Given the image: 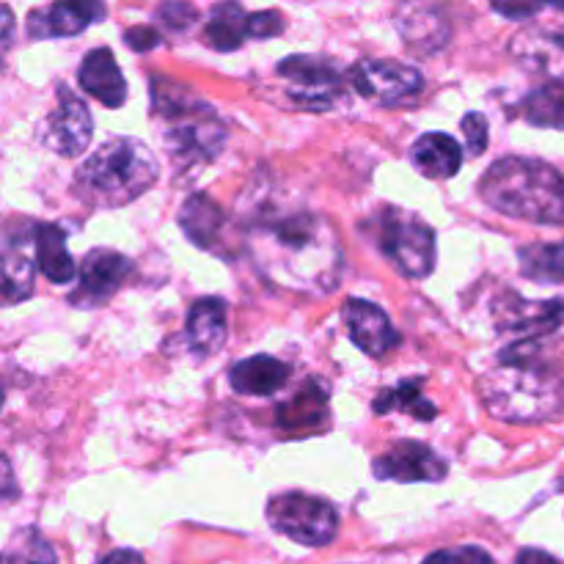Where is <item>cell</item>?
Wrapping results in <instances>:
<instances>
[{"mask_svg": "<svg viewBox=\"0 0 564 564\" xmlns=\"http://www.w3.org/2000/svg\"><path fill=\"white\" fill-rule=\"evenodd\" d=\"M248 251L259 273L301 295H328L339 286L341 242L312 209H264L248 226Z\"/></svg>", "mask_w": 564, "mask_h": 564, "instance_id": "obj_1", "label": "cell"}, {"mask_svg": "<svg viewBox=\"0 0 564 564\" xmlns=\"http://www.w3.org/2000/svg\"><path fill=\"white\" fill-rule=\"evenodd\" d=\"M152 116L174 169H202L224 152L226 124L185 83L152 77Z\"/></svg>", "mask_w": 564, "mask_h": 564, "instance_id": "obj_2", "label": "cell"}, {"mask_svg": "<svg viewBox=\"0 0 564 564\" xmlns=\"http://www.w3.org/2000/svg\"><path fill=\"white\" fill-rule=\"evenodd\" d=\"M538 341L529 339L505 352V364L482 378V402L496 419L534 424L556 416L562 391L556 378L538 358Z\"/></svg>", "mask_w": 564, "mask_h": 564, "instance_id": "obj_3", "label": "cell"}, {"mask_svg": "<svg viewBox=\"0 0 564 564\" xmlns=\"http://www.w3.org/2000/svg\"><path fill=\"white\" fill-rule=\"evenodd\" d=\"M479 193L496 213L540 226L564 224V174L534 158H501L485 171Z\"/></svg>", "mask_w": 564, "mask_h": 564, "instance_id": "obj_4", "label": "cell"}, {"mask_svg": "<svg viewBox=\"0 0 564 564\" xmlns=\"http://www.w3.org/2000/svg\"><path fill=\"white\" fill-rule=\"evenodd\" d=\"M158 160L138 138H110L88 154L75 174V193L94 209H113L141 198L158 182Z\"/></svg>", "mask_w": 564, "mask_h": 564, "instance_id": "obj_5", "label": "cell"}, {"mask_svg": "<svg viewBox=\"0 0 564 564\" xmlns=\"http://www.w3.org/2000/svg\"><path fill=\"white\" fill-rule=\"evenodd\" d=\"M378 248L408 279H427L435 270V231L408 209L386 207L375 220Z\"/></svg>", "mask_w": 564, "mask_h": 564, "instance_id": "obj_6", "label": "cell"}, {"mask_svg": "<svg viewBox=\"0 0 564 564\" xmlns=\"http://www.w3.org/2000/svg\"><path fill=\"white\" fill-rule=\"evenodd\" d=\"M268 521L284 538L308 549H323L334 543L339 532V512L325 499L306 494L273 496L268 505Z\"/></svg>", "mask_w": 564, "mask_h": 564, "instance_id": "obj_7", "label": "cell"}, {"mask_svg": "<svg viewBox=\"0 0 564 564\" xmlns=\"http://www.w3.org/2000/svg\"><path fill=\"white\" fill-rule=\"evenodd\" d=\"M279 75L286 80V97L306 110H330L347 91L345 72L328 58L290 55L279 64Z\"/></svg>", "mask_w": 564, "mask_h": 564, "instance_id": "obj_8", "label": "cell"}, {"mask_svg": "<svg viewBox=\"0 0 564 564\" xmlns=\"http://www.w3.org/2000/svg\"><path fill=\"white\" fill-rule=\"evenodd\" d=\"M350 83L364 99L378 105L411 102L422 94L424 75L411 64L389 58H367L352 66Z\"/></svg>", "mask_w": 564, "mask_h": 564, "instance_id": "obj_9", "label": "cell"}, {"mask_svg": "<svg viewBox=\"0 0 564 564\" xmlns=\"http://www.w3.org/2000/svg\"><path fill=\"white\" fill-rule=\"evenodd\" d=\"M91 124L86 102L66 86H58V105L42 121V143L58 158H77L91 143Z\"/></svg>", "mask_w": 564, "mask_h": 564, "instance_id": "obj_10", "label": "cell"}, {"mask_svg": "<svg viewBox=\"0 0 564 564\" xmlns=\"http://www.w3.org/2000/svg\"><path fill=\"white\" fill-rule=\"evenodd\" d=\"M36 224L14 220L3 237V301L6 306L28 301L36 279Z\"/></svg>", "mask_w": 564, "mask_h": 564, "instance_id": "obj_11", "label": "cell"}, {"mask_svg": "<svg viewBox=\"0 0 564 564\" xmlns=\"http://www.w3.org/2000/svg\"><path fill=\"white\" fill-rule=\"evenodd\" d=\"M394 25L402 42L419 55H435L449 44L452 22L446 11L433 0H400Z\"/></svg>", "mask_w": 564, "mask_h": 564, "instance_id": "obj_12", "label": "cell"}, {"mask_svg": "<svg viewBox=\"0 0 564 564\" xmlns=\"http://www.w3.org/2000/svg\"><path fill=\"white\" fill-rule=\"evenodd\" d=\"M130 270L132 262L119 251L97 248V251L86 253L80 264V281H77L75 292L69 295V303L77 308L102 306L119 292Z\"/></svg>", "mask_w": 564, "mask_h": 564, "instance_id": "obj_13", "label": "cell"}, {"mask_svg": "<svg viewBox=\"0 0 564 564\" xmlns=\"http://www.w3.org/2000/svg\"><path fill=\"white\" fill-rule=\"evenodd\" d=\"M446 471L444 457L419 441H400L372 463V474L386 482H441Z\"/></svg>", "mask_w": 564, "mask_h": 564, "instance_id": "obj_14", "label": "cell"}, {"mask_svg": "<svg viewBox=\"0 0 564 564\" xmlns=\"http://www.w3.org/2000/svg\"><path fill=\"white\" fill-rule=\"evenodd\" d=\"M108 14L105 0H55L47 9H36L28 17V36L31 39H64L77 36L94 22H102Z\"/></svg>", "mask_w": 564, "mask_h": 564, "instance_id": "obj_15", "label": "cell"}, {"mask_svg": "<svg viewBox=\"0 0 564 564\" xmlns=\"http://www.w3.org/2000/svg\"><path fill=\"white\" fill-rule=\"evenodd\" d=\"M345 323L350 339L356 341L367 356H389V352L394 350V347H400L402 341V336L397 334L394 325H391L389 314H386L378 303L350 297V301L345 303Z\"/></svg>", "mask_w": 564, "mask_h": 564, "instance_id": "obj_16", "label": "cell"}, {"mask_svg": "<svg viewBox=\"0 0 564 564\" xmlns=\"http://www.w3.org/2000/svg\"><path fill=\"white\" fill-rule=\"evenodd\" d=\"M499 330H512L529 339L556 330L564 323V301H523L518 295L501 297L494 306Z\"/></svg>", "mask_w": 564, "mask_h": 564, "instance_id": "obj_17", "label": "cell"}, {"mask_svg": "<svg viewBox=\"0 0 564 564\" xmlns=\"http://www.w3.org/2000/svg\"><path fill=\"white\" fill-rule=\"evenodd\" d=\"M512 55L529 72L564 83V28L562 31H523L512 42Z\"/></svg>", "mask_w": 564, "mask_h": 564, "instance_id": "obj_18", "label": "cell"}, {"mask_svg": "<svg viewBox=\"0 0 564 564\" xmlns=\"http://www.w3.org/2000/svg\"><path fill=\"white\" fill-rule=\"evenodd\" d=\"M83 91L91 94L105 108H121L127 99V83L108 47H97L86 53L80 72H77Z\"/></svg>", "mask_w": 564, "mask_h": 564, "instance_id": "obj_19", "label": "cell"}, {"mask_svg": "<svg viewBox=\"0 0 564 564\" xmlns=\"http://www.w3.org/2000/svg\"><path fill=\"white\" fill-rule=\"evenodd\" d=\"M187 347L193 356L207 358L218 352L226 341V301L220 297H202L187 314Z\"/></svg>", "mask_w": 564, "mask_h": 564, "instance_id": "obj_20", "label": "cell"}, {"mask_svg": "<svg viewBox=\"0 0 564 564\" xmlns=\"http://www.w3.org/2000/svg\"><path fill=\"white\" fill-rule=\"evenodd\" d=\"M180 226L198 248L220 251L226 231V215L218 204L204 193H193L180 209Z\"/></svg>", "mask_w": 564, "mask_h": 564, "instance_id": "obj_21", "label": "cell"}, {"mask_svg": "<svg viewBox=\"0 0 564 564\" xmlns=\"http://www.w3.org/2000/svg\"><path fill=\"white\" fill-rule=\"evenodd\" d=\"M286 380H290V367L273 356H251L229 369L231 389L246 397L273 394L284 389Z\"/></svg>", "mask_w": 564, "mask_h": 564, "instance_id": "obj_22", "label": "cell"}, {"mask_svg": "<svg viewBox=\"0 0 564 564\" xmlns=\"http://www.w3.org/2000/svg\"><path fill=\"white\" fill-rule=\"evenodd\" d=\"M411 160L427 180H449L460 171L463 149L446 132H427L411 147Z\"/></svg>", "mask_w": 564, "mask_h": 564, "instance_id": "obj_23", "label": "cell"}, {"mask_svg": "<svg viewBox=\"0 0 564 564\" xmlns=\"http://www.w3.org/2000/svg\"><path fill=\"white\" fill-rule=\"evenodd\" d=\"M248 17L251 14H246L237 0H224V3L213 6L207 25H204V42L218 53H231L246 42Z\"/></svg>", "mask_w": 564, "mask_h": 564, "instance_id": "obj_24", "label": "cell"}, {"mask_svg": "<svg viewBox=\"0 0 564 564\" xmlns=\"http://www.w3.org/2000/svg\"><path fill=\"white\" fill-rule=\"evenodd\" d=\"M36 262L53 284H69L75 279V259L66 248V235L55 224H36Z\"/></svg>", "mask_w": 564, "mask_h": 564, "instance_id": "obj_25", "label": "cell"}, {"mask_svg": "<svg viewBox=\"0 0 564 564\" xmlns=\"http://www.w3.org/2000/svg\"><path fill=\"white\" fill-rule=\"evenodd\" d=\"M328 413V391L314 380L312 386H303L286 405L279 408V424L290 433H306L325 422Z\"/></svg>", "mask_w": 564, "mask_h": 564, "instance_id": "obj_26", "label": "cell"}, {"mask_svg": "<svg viewBox=\"0 0 564 564\" xmlns=\"http://www.w3.org/2000/svg\"><path fill=\"white\" fill-rule=\"evenodd\" d=\"M372 411L378 413V416H386V413L391 411H405L411 413L413 419L433 422L438 408L422 394V380L413 378V380H402V383L394 386V389L383 391V394L372 402Z\"/></svg>", "mask_w": 564, "mask_h": 564, "instance_id": "obj_27", "label": "cell"}, {"mask_svg": "<svg viewBox=\"0 0 564 564\" xmlns=\"http://www.w3.org/2000/svg\"><path fill=\"white\" fill-rule=\"evenodd\" d=\"M521 273L540 284H564V242H538L521 248Z\"/></svg>", "mask_w": 564, "mask_h": 564, "instance_id": "obj_28", "label": "cell"}, {"mask_svg": "<svg viewBox=\"0 0 564 564\" xmlns=\"http://www.w3.org/2000/svg\"><path fill=\"white\" fill-rule=\"evenodd\" d=\"M523 116L534 127L564 130V83H549L523 99Z\"/></svg>", "mask_w": 564, "mask_h": 564, "instance_id": "obj_29", "label": "cell"}, {"mask_svg": "<svg viewBox=\"0 0 564 564\" xmlns=\"http://www.w3.org/2000/svg\"><path fill=\"white\" fill-rule=\"evenodd\" d=\"M3 564H58V560H55L53 545L42 534L28 529V532H20L11 540V545L6 549Z\"/></svg>", "mask_w": 564, "mask_h": 564, "instance_id": "obj_30", "label": "cell"}, {"mask_svg": "<svg viewBox=\"0 0 564 564\" xmlns=\"http://www.w3.org/2000/svg\"><path fill=\"white\" fill-rule=\"evenodd\" d=\"M422 564H494V556L477 545H457V549L433 551Z\"/></svg>", "mask_w": 564, "mask_h": 564, "instance_id": "obj_31", "label": "cell"}, {"mask_svg": "<svg viewBox=\"0 0 564 564\" xmlns=\"http://www.w3.org/2000/svg\"><path fill=\"white\" fill-rule=\"evenodd\" d=\"M463 135H466V149L471 158H479V154L488 149L490 141V130H488V119L482 113H466L460 121Z\"/></svg>", "mask_w": 564, "mask_h": 564, "instance_id": "obj_32", "label": "cell"}, {"mask_svg": "<svg viewBox=\"0 0 564 564\" xmlns=\"http://www.w3.org/2000/svg\"><path fill=\"white\" fill-rule=\"evenodd\" d=\"M158 17L165 28H171V31H187V28L198 20L196 9H193L191 3H185V0H165L158 9Z\"/></svg>", "mask_w": 564, "mask_h": 564, "instance_id": "obj_33", "label": "cell"}, {"mask_svg": "<svg viewBox=\"0 0 564 564\" xmlns=\"http://www.w3.org/2000/svg\"><path fill=\"white\" fill-rule=\"evenodd\" d=\"M284 33V17L279 11H257L248 17V36L251 39H275Z\"/></svg>", "mask_w": 564, "mask_h": 564, "instance_id": "obj_34", "label": "cell"}, {"mask_svg": "<svg viewBox=\"0 0 564 564\" xmlns=\"http://www.w3.org/2000/svg\"><path fill=\"white\" fill-rule=\"evenodd\" d=\"M496 14L507 17V20H529V17L540 14L545 0H490Z\"/></svg>", "mask_w": 564, "mask_h": 564, "instance_id": "obj_35", "label": "cell"}, {"mask_svg": "<svg viewBox=\"0 0 564 564\" xmlns=\"http://www.w3.org/2000/svg\"><path fill=\"white\" fill-rule=\"evenodd\" d=\"M124 44L135 53H147V50H154L160 44V33L149 25H138L124 31Z\"/></svg>", "mask_w": 564, "mask_h": 564, "instance_id": "obj_36", "label": "cell"}, {"mask_svg": "<svg viewBox=\"0 0 564 564\" xmlns=\"http://www.w3.org/2000/svg\"><path fill=\"white\" fill-rule=\"evenodd\" d=\"M516 564H562V562L556 560V556L545 554V551H540V549H523L521 554H518Z\"/></svg>", "mask_w": 564, "mask_h": 564, "instance_id": "obj_37", "label": "cell"}, {"mask_svg": "<svg viewBox=\"0 0 564 564\" xmlns=\"http://www.w3.org/2000/svg\"><path fill=\"white\" fill-rule=\"evenodd\" d=\"M99 564H143V556L138 554V551L121 549V551H113V554L105 556Z\"/></svg>", "mask_w": 564, "mask_h": 564, "instance_id": "obj_38", "label": "cell"}, {"mask_svg": "<svg viewBox=\"0 0 564 564\" xmlns=\"http://www.w3.org/2000/svg\"><path fill=\"white\" fill-rule=\"evenodd\" d=\"M11 28H14V17H11V9H3V44L6 47L11 44Z\"/></svg>", "mask_w": 564, "mask_h": 564, "instance_id": "obj_39", "label": "cell"}, {"mask_svg": "<svg viewBox=\"0 0 564 564\" xmlns=\"http://www.w3.org/2000/svg\"><path fill=\"white\" fill-rule=\"evenodd\" d=\"M545 3H551V6H556V9H564V0H545Z\"/></svg>", "mask_w": 564, "mask_h": 564, "instance_id": "obj_40", "label": "cell"}]
</instances>
